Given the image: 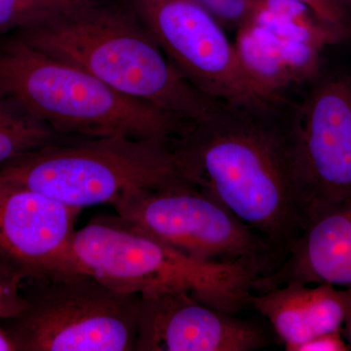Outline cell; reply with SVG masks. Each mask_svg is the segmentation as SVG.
Here are the masks:
<instances>
[{"label":"cell","mask_w":351,"mask_h":351,"mask_svg":"<svg viewBox=\"0 0 351 351\" xmlns=\"http://www.w3.org/2000/svg\"><path fill=\"white\" fill-rule=\"evenodd\" d=\"M173 147L184 179L257 232L282 263L306 226L289 124L223 107Z\"/></svg>","instance_id":"1"},{"label":"cell","mask_w":351,"mask_h":351,"mask_svg":"<svg viewBox=\"0 0 351 351\" xmlns=\"http://www.w3.org/2000/svg\"><path fill=\"white\" fill-rule=\"evenodd\" d=\"M14 34L184 126L201 123L223 108L178 71L123 0H76Z\"/></svg>","instance_id":"2"},{"label":"cell","mask_w":351,"mask_h":351,"mask_svg":"<svg viewBox=\"0 0 351 351\" xmlns=\"http://www.w3.org/2000/svg\"><path fill=\"white\" fill-rule=\"evenodd\" d=\"M0 96L62 136L172 144L186 126L112 89L84 69L0 36Z\"/></svg>","instance_id":"3"},{"label":"cell","mask_w":351,"mask_h":351,"mask_svg":"<svg viewBox=\"0 0 351 351\" xmlns=\"http://www.w3.org/2000/svg\"><path fill=\"white\" fill-rule=\"evenodd\" d=\"M76 265L108 287L142 298L184 292L235 314L248 306L261 272L242 263L191 257L117 217H99L76 230Z\"/></svg>","instance_id":"4"},{"label":"cell","mask_w":351,"mask_h":351,"mask_svg":"<svg viewBox=\"0 0 351 351\" xmlns=\"http://www.w3.org/2000/svg\"><path fill=\"white\" fill-rule=\"evenodd\" d=\"M0 174L76 209L188 182L172 144L122 137L71 138L0 164Z\"/></svg>","instance_id":"5"},{"label":"cell","mask_w":351,"mask_h":351,"mask_svg":"<svg viewBox=\"0 0 351 351\" xmlns=\"http://www.w3.org/2000/svg\"><path fill=\"white\" fill-rule=\"evenodd\" d=\"M25 306L0 320L15 351H135L141 297L82 271L23 282Z\"/></svg>","instance_id":"6"},{"label":"cell","mask_w":351,"mask_h":351,"mask_svg":"<svg viewBox=\"0 0 351 351\" xmlns=\"http://www.w3.org/2000/svg\"><path fill=\"white\" fill-rule=\"evenodd\" d=\"M180 73L219 105L269 113L277 103L245 69L223 25L197 0H123Z\"/></svg>","instance_id":"7"},{"label":"cell","mask_w":351,"mask_h":351,"mask_svg":"<svg viewBox=\"0 0 351 351\" xmlns=\"http://www.w3.org/2000/svg\"><path fill=\"white\" fill-rule=\"evenodd\" d=\"M112 206L120 218L191 257L246 263L261 276L280 265L262 237L191 182L140 191Z\"/></svg>","instance_id":"8"},{"label":"cell","mask_w":351,"mask_h":351,"mask_svg":"<svg viewBox=\"0 0 351 351\" xmlns=\"http://www.w3.org/2000/svg\"><path fill=\"white\" fill-rule=\"evenodd\" d=\"M289 128L306 226L351 195V75L314 88Z\"/></svg>","instance_id":"9"},{"label":"cell","mask_w":351,"mask_h":351,"mask_svg":"<svg viewBox=\"0 0 351 351\" xmlns=\"http://www.w3.org/2000/svg\"><path fill=\"white\" fill-rule=\"evenodd\" d=\"M82 211L0 174V262L24 280L80 270L73 241Z\"/></svg>","instance_id":"10"},{"label":"cell","mask_w":351,"mask_h":351,"mask_svg":"<svg viewBox=\"0 0 351 351\" xmlns=\"http://www.w3.org/2000/svg\"><path fill=\"white\" fill-rule=\"evenodd\" d=\"M263 327L189 293L142 298L135 351H253L269 345Z\"/></svg>","instance_id":"11"},{"label":"cell","mask_w":351,"mask_h":351,"mask_svg":"<svg viewBox=\"0 0 351 351\" xmlns=\"http://www.w3.org/2000/svg\"><path fill=\"white\" fill-rule=\"evenodd\" d=\"M292 283L351 289V195L311 219L280 265L254 280L253 293Z\"/></svg>","instance_id":"12"},{"label":"cell","mask_w":351,"mask_h":351,"mask_svg":"<svg viewBox=\"0 0 351 351\" xmlns=\"http://www.w3.org/2000/svg\"><path fill=\"white\" fill-rule=\"evenodd\" d=\"M248 306L269 320L288 351L320 335L341 331L351 311V289L292 283L252 293Z\"/></svg>","instance_id":"13"},{"label":"cell","mask_w":351,"mask_h":351,"mask_svg":"<svg viewBox=\"0 0 351 351\" xmlns=\"http://www.w3.org/2000/svg\"><path fill=\"white\" fill-rule=\"evenodd\" d=\"M234 45L249 75L278 101L285 90L311 80L325 47L250 19L237 27Z\"/></svg>","instance_id":"14"},{"label":"cell","mask_w":351,"mask_h":351,"mask_svg":"<svg viewBox=\"0 0 351 351\" xmlns=\"http://www.w3.org/2000/svg\"><path fill=\"white\" fill-rule=\"evenodd\" d=\"M71 138L51 130L13 101L0 96V164Z\"/></svg>","instance_id":"15"},{"label":"cell","mask_w":351,"mask_h":351,"mask_svg":"<svg viewBox=\"0 0 351 351\" xmlns=\"http://www.w3.org/2000/svg\"><path fill=\"white\" fill-rule=\"evenodd\" d=\"M76 0H0V36L38 24L73 5Z\"/></svg>","instance_id":"16"},{"label":"cell","mask_w":351,"mask_h":351,"mask_svg":"<svg viewBox=\"0 0 351 351\" xmlns=\"http://www.w3.org/2000/svg\"><path fill=\"white\" fill-rule=\"evenodd\" d=\"M306 6L341 41L351 36V0H295Z\"/></svg>","instance_id":"17"},{"label":"cell","mask_w":351,"mask_h":351,"mask_svg":"<svg viewBox=\"0 0 351 351\" xmlns=\"http://www.w3.org/2000/svg\"><path fill=\"white\" fill-rule=\"evenodd\" d=\"M24 279L0 262V320L15 317L25 306Z\"/></svg>","instance_id":"18"},{"label":"cell","mask_w":351,"mask_h":351,"mask_svg":"<svg viewBox=\"0 0 351 351\" xmlns=\"http://www.w3.org/2000/svg\"><path fill=\"white\" fill-rule=\"evenodd\" d=\"M223 27H237L246 17L250 0H197Z\"/></svg>","instance_id":"19"},{"label":"cell","mask_w":351,"mask_h":351,"mask_svg":"<svg viewBox=\"0 0 351 351\" xmlns=\"http://www.w3.org/2000/svg\"><path fill=\"white\" fill-rule=\"evenodd\" d=\"M350 346L341 337V331L326 332L302 343L297 351H348Z\"/></svg>","instance_id":"20"},{"label":"cell","mask_w":351,"mask_h":351,"mask_svg":"<svg viewBox=\"0 0 351 351\" xmlns=\"http://www.w3.org/2000/svg\"><path fill=\"white\" fill-rule=\"evenodd\" d=\"M0 351H15L12 341L0 325Z\"/></svg>","instance_id":"21"},{"label":"cell","mask_w":351,"mask_h":351,"mask_svg":"<svg viewBox=\"0 0 351 351\" xmlns=\"http://www.w3.org/2000/svg\"><path fill=\"white\" fill-rule=\"evenodd\" d=\"M343 326H345L346 336V339H348V345H350L351 348V311L350 315L346 318V323Z\"/></svg>","instance_id":"22"}]
</instances>
